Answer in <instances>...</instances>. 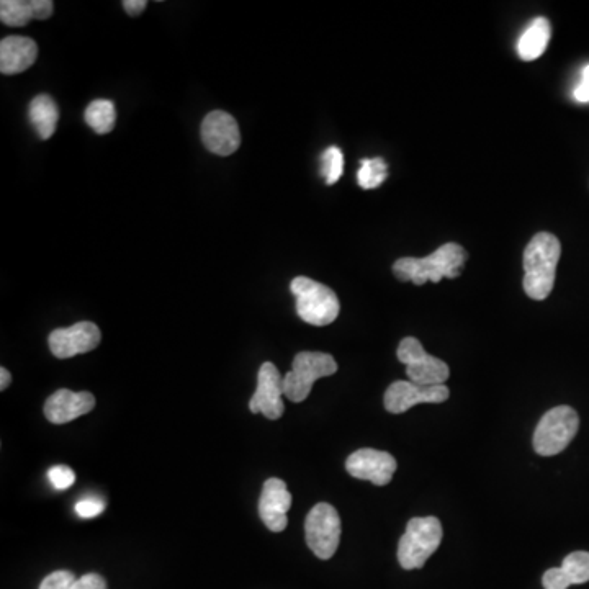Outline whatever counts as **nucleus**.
<instances>
[{"label": "nucleus", "mask_w": 589, "mask_h": 589, "mask_svg": "<svg viewBox=\"0 0 589 589\" xmlns=\"http://www.w3.org/2000/svg\"><path fill=\"white\" fill-rule=\"evenodd\" d=\"M467 251L460 244L446 243L426 257H401L393 264V274L401 282L439 284L442 279H457L462 274Z\"/></svg>", "instance_id": "1"}, {"label": "nucleus", "mask_w": 589, "mask_h": 589, "mask_svg": "<svg viewBox=\"0 0 589 589\" xmlns=\"http://www.w3.org/2000/svg\"><path fill=\"white\" fill-rule=\"evenodd\" d=\"M562 244L552 233H537L524 251V292L537 302L549 298L554 290Z\"/></svg>", "instance_id": "2"}, {"label": "nucleus", "mask_w": 589, "mask_h": 589, "mask_svg": "<svg viewBox=\"0 0 589 589\" xmlns=\"http://www.w3.org/2000/svg\"><path fill=\"white\" fill-rule=\"evenodd\" d=\"M290 290L297 300L298 316L305 323L328 326L338 318L341 311L338 295L326 285L308 277H297L292 280Z\"/></svg>", "instance_id": "3"}, {"label": "nucleus", "mask_w": 589, "mask_h": 589, "mask_svg": "<svg viewBox=\"0 0 589 589\" xmlns=\"http://www.w3.org/2000/svg\"><path fill=\"white\" fill-rule=\"evenodd\" d=\"M442 524L437 518H413L398 544V562L405 570L423 568L442 542Z\"/></svg>", "instance_id": "4"}, {"label": "nucleus", "mask_w": 589, "mask_h": 589, "mask_svg": "<svg viewBox=\"0 0 589 589\" xmlns=\"http://www.w3.org/2000/svg\"><path fill=\"white\" fill-rule=\"evenodd\" d=\"M580 428V418L572 406H557L547 411L534 432V449L542 457L560 454L570 446Z\"/></svg>", "instance_id": "5"}, {"label": "nucleus", "mask_w": 589, "mask_h": 589, "mask_svg": "<svg viewBox=\"0 0 589 589\" xmlns=\"http://www.w3.org/2000/svg\"><path fill=\"white\" fill-rule=\"evenodd\" d=\"M338 372V364L331 354L300 352L293 359V367L284 377V395L293 403H302L310 396L316 380Z\"/></svg>", "instance_id": "6"}, {"label": "nucleus", "mask_w": 589, "mask_h": 589, "mask_svg": "<svg viewBox=\"0 0 589 589\" xmlns=\"http://www.w3.org/2000/svg\"><path fill=\"white\" fill-rule=\"evenodd\" d=\"M306 544L321 560H329L336 554L341 542V518L334 506L318 503L311 509L305 521Z\"/></svg>", "instance_id": "7"}, {"label": "nucleus", "mask_w": 589, "mask_h": 589, "mask_svg": "<svg viewBox=\"0 0 589 589\" xmlns=\"http://www.w3.org/2000/svg\"><path fill=\"white\" fill-rule=\"evenodd\" d=\"M396 356L406 365V375L410 382L423 387L444 385L450 375L449 365L444 360L432 357L424 351L423 344L416 338H405L400 342Z\"/></svg>", "instance_id": "8"}, {"label": "nucleus", "mask_w": 589, "mask_h": 589, "mask_svg": "<svg viewBox=\"0 0 589 589\" xmlns=\"http://www.w3.org/2000/svg\"><path fill=\"white\" fill-rule=\"evenodd\" d=\"M450 392L446 385L423 387L413 382L398 380L385 392V410L392 414H403L418 405H439L449 400Z\"/></svg>", "instance_id": "9"}, {"label": "nucleus", "mask_w": 589, "mask_h": 589, "mask_svg": "<svg viewBox=\"0 0 589 589\" xmlns=\"http://www.w3.org/2000/svg\"><path fill=\"white\" fill-rule=\"evenodd\" d=\"M284 378L280 375L279 369L272 362L261 365L257 375L256 393L249 401L251 413H262L267 419L282 418L285 411L284 401Z\"/></svg>", "instance_id": "10"}, {"label": "nucleus", "mask_w": 589, "mask_h": 589, "mask_svg": "<svg viewBox=\"0 0 589 589\" xmlns=\"http://www.w3.org/2000/svg\"><path fill=\"white\" fill-rule=\"evenodd\" d=\"M202 141L210 153L216 156H231L241 146V133L233 115L223 110H213L203 118Z\"/></svg>", "instance_id": "11"}, {"label": "nucleus", "mask_w": 589, "mask_h": 589, "mask_svg": "<svg viewBox=\"0 0 589 589\" xmlns=\"http://www.w3.org/2000/svg\"><path fill=\"white\" fill-rule=\"evenodd\" d=\"M102 341L99 326L90 321H81L71 328L54 329L50 334V349L54 357L69 359V357L94 351Z\"/></svg>", "instance_id": "12"}, {"label": "nucleus", "mask_w": 589, "mask_h": 589, "mask_svg": "<svg viewBox=\"0 0 589 589\" xmlns=\"http://www.w3.org/2000/svg\"><path fill=\"white\" fill-rule=\"evenodd\" d=\"M396 467L398 464L392 454L375 449L356 450L346 462V470L351 477L367 480L377 486L392 482Z\"/></svg>", "instance_id": "13"}, {"label": "nucleus", "mask_w": 589, "mask_h": 589, "mask_svg": "<svg viewBox=\"0 0 589 589\" xmlns=\"http://www.w3.org/2000/svg\"><path fill=\"white\" fill-rule=\"evenodd\" d=\"M292 508V493L288 491L284 480L269 478L262 488L259 500V516L272 532H282L287 529V513Z\"/></svg>", "instance_id": "14"}, {"label": "nucleus", "mask_w": 589, "mask_h": 589, "mask_svg": "<svg viewBox=\"0 0 589 589\" xmlns=\"http://www.w3.org/2000/svg\"><path fill=\"white\" fill-rule=\"evenodd\" d=\"M95 408V396L89 392L58 390L46 400L45 416L50 423L66 424L81 418Z\"/></svg>", "instance_id": "15"}, {"label": "nucleus", "mask_w": 589, "mask_h": 589, "mask_svg": "<svg viewBox=\"0 0 589 589\" xmlns=\"http://www.w3.org/2000/svg\"><path fill=\"white\" fill-rule=\"evenodd\" d=\"M38 56V46L27 36H7L0 41V72L14 76L32 68Z\"/></svg>", "instance_id": "16"}, {"label": "nucleus", "mask_w": 589, "mask_h": 589, "mask_svg": "<svg viewBox=\"0 0 589 589\" xmlns=\"http://www.w3.org/2000/svg\"><path fill=\"white\" fill-rule=\"evenodd\" d=\"M51 0H2L0 20L7 27H25L30 20H46L53 15Z\"/></svg>", "instance_id": "17"}, {"label": "nucleus", "mask_w": 589, "mask_h": 589, "mask_svg": "<svg viewBox=\"0 0 589 589\" xmlns=\"http://www.w3.org/2000/svg\"><path fill=\"white\" fill-rule=\"evenodd\" d=\"M28 118L41 140H50L59 122V108L50 95H36L28 105Z\"/></svg>", "instance_id": "18"}, {"label": "nucleus", "mask_w": 589, "mask_h": 589, "mask_svg": "<svg viewBox=\"0 0 589 589\" xmlns=\"http://www.w3.org/2000/svg\"><path fill=\"white\" fill-rule=\"evenodd\" d=\"M550 41V23L547 18L539 17L532 20L526 32L518 41V54L522 61L539 59L547 50Z\"/></svg>", "instance_id": "19"}, {"label": "nucleus", "mask_w": 589, "mask_h": 589, "mask_svg": "<svg viewBox=\"0 0 589 589\" xmlns=\"http://www.w3.org/2000/svg\"><path fill=\"white\" fill-rule=\"evenodd\" d=\"M87 125L97 133V135H107L115 128L117 122V112L112 100L99 99L90 102L89 107L84 113Z\"/></svg>", "instance_id": "20"}, {"label": "nucleus", "mask_w": 589, "mask_h": 589, "mask_svg": "<svg viewBox=\"0 0 589 589\" xmlns=\"http://www.w3.org/2000/svg\"><path fill=\"white\" fill-rule=\"evenodd\" d=\"M388 166L382 158L364 159L360 162L357 182L365 190L377 189L387 180Z\"/></svg>", "instance_id": "21"}, {"label": "nucleus", "mask_w": 589, "mask_h": 589, "mask_svg": "<svg viewBox=\"0 0 589 589\" xmlns=\"http://www.w3.org/2000/svg\"><path fill=\"white\" fill-rule=\"evenodd\" d=\"M563 576L568 581V585H583L589 581V552H573L563 560Z\"/></svg>", "instance_id": "22"}, {"label": "nucleus", "mask_w": 589, "mask_h": 589, "mask_svg": "<svg viewBox=\"0 0 589 589\" xmlns=\"http://www.w3.org/2000/svg\"><path fill=\"white\" fill-rule=\"evenodd\" d=\"M321 172L328 185H334L341 179L344 172V156L341 149L331 146L324 151L321 156Z\"/></svg>", "instance_id": "23"}, {"label": "nucleus", "mask_w": 589, "mask_h": 589, "mask_svg": "<svg viewBox=\"0 0 589 589\" xmlns=\"http://www.w3.org/2000/svg\"><path fill=\"white\" fill-rule=\"evenodd\" d=\"M48 480L56 490L64 491L71 488L76 483V473L72 472V468L66 465H56L48 470Z\"/></svg>", "instance_id": "24"}, {"label": "nucleus", "mask_w": 589, "mask_h": 589, "mask_svg": "<svg viewBox=\"0 0 589 589\" xmlns=\"http://www.w3.org/2000/svg\"><path fill=\"white\" fill-rule=\"evenodd\" d=\"M76 581V576L71 572L59 570L46 576L45 580L41 581L40 589H72Z\"/></svg>", "instance_id": "25"}, {"label": "nucleus", "mask_w": 589, "mask_h": 589, "mask_svg": "<svg viewBox=\"0 0 589 589\" xmlns=\"http://www.w3.org/2000/svg\"><path fill=\"white\" fill-rule=\"evenodd\" d=\"M74 509H76V514L79 518L92 519L104 513L105 503L99 500V498L90 496V498H84V500L79 501Z\"/></svg>", "instance_id": "26"}, {"label": "nucleus", "mask_w": 589, "mask_h": 589, "mask_svg": "<svg viewBox=\"0 0 589 589\" xmlns=\"http://www.w3.org/2000/svg\"><path fill=\"white\" fill-rule=\"evenodd\" d=\"M542 583H544L545 589L570 588V585H568V581L565 580V576H563L560 568H550V570H547V572L544 573V578H542Z\"/></svg>", "instance_id": "27"}, {"label": "nucleus", "mask_w": 589, "mask_h": 589, "mask_svg": "<svg viewBox=\"0 0 589 589\" xmlns=\"http://www.w3.org/2000/svg\"><path fill=\"white\" fill-rule=\"evenodd\" d=\"M72 589H107V581L97 573H89L79 578Z\"/></svg>", "instance_id": "28"}, {"label": "nucleus", "mask_w": 589, "mask_h": 589, "mask_svg": "<svg viewBox=\"0 0 589 589\" xmlns=\"http://www.w3.org/2000/svg\"><path fill=\"white\" fill-rule=\"evenodd\" d=\"M575 99L581 104H588L589 102V64L583 69V74H581V81L576 87L575 92Z\"/></svg>", "instance_id": "29"}, {"label": "nucleus", "mask_w": 589, "mask_h": 589, "mask_svg": "<svg viewBox=\"0 0 589 589\" xmlns=\"http://www.w3.org/2000/svg\"><path fill=\"white\" fill-rule=\"evenodd\" d=\"M146 7H148V2H146V0H125V2H123V9H125L126 14L131 15V17H138V15L143 14Z\"/></svg>", "instance_id": "30"}, {"label": "nucleus", "mask_w": 589, "mask_h": 589, "mask_svg": "<svg viewBox=\"0 0 589 589\" xmlns=\"http://www.w3.org/2000/svg\"><path fill=\"white\" fill-rule=\"evenodd\" d=\"M10 382H12V377H10L9 370L5 369V367H2V369H0V390H2V392L7 390Z\"/></svg>", "instance_id": "31"}]
</instances>
